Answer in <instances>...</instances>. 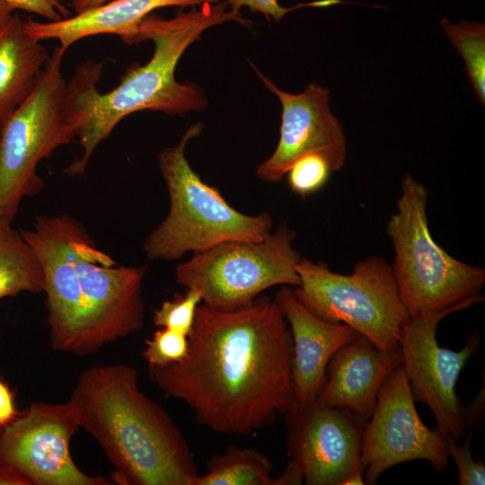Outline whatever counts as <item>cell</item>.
Masks as SVG:
<instances>
[{
    "mask_svg": "<svg viewBox=\"0 0 485 485\" xmlns=\"http://www.w3.org/2000/svg\"><path fill=\"white\" fill-rule=\"evenodd\" d=\"M290 330L278 302L260 295L224 311L200 304L180 362L148 366L166 397L184 401L196 420L225 435L250 436L295 403Z\"/></svg>",
    "mask_w": 485,
    "mask_h": 485,
    "instance_id": "6da1fadb",
    "label": "cell"
},
{
    "mask_svg": "<svg viewBox=\"0 0 485 485\" xmlns=\"http://www.w3.org/2000/svg\"><path fill=\"white\" fill-rule=\"evenodd\" d=\"M227 22L251 25L224 0L181 11L171 19L148 14L137 27L134 44L152 40L151 59L144 66L129 67L119 85L105 93L97 88L103 62L88 60L79 65L66 83L65 109L82 154L65 172L71 176L84 173L96 147L132 113L148 110L172 115L205 110L207 101L203 91L194 83L176 81L175 68L188 47L206 30Z\"/></svg>",
    "mask_w": 485,
    "mask_h": 485,
    "instance_id": "7a4b0ae2",
    "label": "cell"
},
{
    "mask_svg": "<svg viewBox=\"0 0 485 485\" xmlns=\"http://www.w3.org/2000/svg\"><path fill=\"white\" fill-rule=\"evenodd\" d=\"M79 427L101 445L122 485H195L190 446L169 414L138 387L135 367L86 369L68 401Z\"/></svg>",
    "mask_w": 485,
    "mask_h": 485,
    "instance_id": "3957f363",
    "label": "cell"
},
{
    "mask_svg": "<svg viewBox=\"0 0 485 485\" xmlns=\"http://www.w3.org/2000/svg\"><path fill=\"white\" fill-rule=\"evenodd\" d=\"M428 199L425 185L405 173L396 212L386 225L394 252L392 269L409 317L455 313L484 301L485 269L455 259L433 239Z\"/></svg>",
    "mask_w": 485,
    "mask_h": 485,
    "instance_id": "277c9868",
    "label": "cell"
},
{
    "mask_svg": "<svg viewBox=\"0 0 485 485\" xmlns=\"http://www.w3.org/2000/svg\"><path fill=\"white\" fill-rule=\"evenodd\" d=\"M202 129V123L191 125L177 145L158 154L170 208L144 242L143 251L150 260H175L189 251L198 252L229 241L259 242L271 233L269 214L250 216L236 210L190 167L186 146Z\"/></svg>",
    "mask_w": 485,
    "mask_h": 485,
    "instance_id": "5b68a950",
    "label": "cell"
},
{
    "mask_svg": "<svg viewBox=\"0 0 485 485\" xmlns=\"http://www.w3.org/2000/svg\"><path fill=\"white\" fill-rule=\"evenodd\" d=\"M295 269L300 284L294 287L295 294L310 312L327 322L350 326L379 349H400L401 329L409 314L385 259L369 256L344 275L322 260L301 257Z\"/></svg>",
    "mask_w": 485,
    "mask_h": 485,
    "instance_id": "8992f818",
    "label": "cell"
},
{
    "mask_svg": "<svg viewBox=\"0 0 485 485\" xmlns=\"http://www.w3.org/2000/svg\"><path fill=\"white\" fill-rule=\"evenodd\" d=\"M65 52L53 50L32 92L0 122V219L13 220L22 198L40 192L38 164L75 137L66 116Z\"/></svg>",
    "mask_w": 485,
    "mask_h": 485,
    "instance_id": "52a82bcc",
    "label": "cell"
},
{
    "mask_svg": "<svg viewBox=\"0 0 485 485\" xmlns=\"http://www.w3.org/2000/svg\"><path fill=\"white\" fill-rule=\"evenodd\" d=\"M296 234L282 225L259 242L229 241L193 256L175 269L177 283L200 292L202 303L224 311L251 304L275 286L296 287Z\"/></svg>",
    "mask_w": 485,
    "mask_h": 485,
    "instance_id": "ba28073f",
    "label": "cell"
},
{
    "mask_svg": "<svg viewBox=\"0 0 485 485\" xmlns=\"http://www.w3.org/2000/svg\"><path fill=\"white\" fill-rule=\"evenodd\" d=\"M366 422L348 410L295 402L285 413L287 446L304 482L365 484L361 447Z\"/></svg>",
    "mask_w": 485,
    "mask_h": 485,
    "instance_id": "9c48e42d",
    "label": "cell"
},
{
    "mask_svg": "<svg viewBox=\"0 0 485 485\" xmlns=\"http://www.w3.org/2000/svg\"><path fill=\"white\" fill-rule=\"evenodd\" d=\"M80 428L72 404L35 402L0 428V465L14 469L29 485H110L82 472L70 442Z\"/></svg>",
    "mask_w": 485,
    "mask_h": 485,
    "instance_id": "30bf717a",
    "label": "cell"
},
{
    "mask_svg": "<svg viewBox=\"0 0 485 485\" xmlns=\"http://www.w3.org/2000/svg\"><path fill=\"white\" fill-rule=\"evenodd\" d=\"M70 258L86 305L89 353L139 331L146 267L118 265L96 247L82 224L71 242Z\"/></svg>",
    "mask_w": 485,
    "mask_h": 485,
    "instance_id": "8fae6325",
    "label": "cell"
},
{
    "mask_svg": "<svg viewBox=\"0 0 485 485\" xmlns=\"http://www.w3.org/2000/svg\"><path fill=\"white\" fill-rule=\"evenodd\" d=\"M415 402L401 365L381 386L365 428L361 447L365 484H375L386 470L404 462L425 460L437 471L448 466L445 436L421 421Z\"/></svg>",
    "mask_w": 485,
    "mask_h": 485,
    "instance_id": "7c38bea8",
    "label": "cell"
},
{
    "mask_svg": "<svg viewBox=\"0 0 485 485\" xmlns=\"http://www.w3.org/2000/svg\"><path fill=\"white\" fill-rule=\"evenodd\" d=\"M452 310L409 317L399 337L402 367L415 401L427 404L436 428L455 440L464 435L463 405L455 392L460 373L481 347V334L475 332L458 351L441 348L436 328Z\"/></svg>",
    "mask_w": 485,
    "mask_h": 485,
    "instance_id": "4fadbf2b",
    "label": "cell"
},
{
    "mask_svg": "<svg viewBox=\"0 0 485 485\" xmlns=\"http://www.w3.org/2000/svg\"><path fill=\"white\" fill-rule=\"evenodd\" d=\"M81 223L67 215L40 216L21 234L43 271L47 322L53 349L90 355L84 298L70 258V244Z\"/></svg>",
    "mask_w": 485,
    "mask_h": 485,
    "instance_id": "5bb4252c",
    "label": "cell"
},
{
    "mask_svg": "<svg viewBox=\"0 0 485 485\" xmlns=\"http://www.w3.org/2000/svg\"><path fill=\"white\" fill-rule=\"evenodd\" d=\"M252 67L282 105L278 144L257 167V176L268 182L280 181L297 159L309 154L323 156L332 172L341 170L347 156V138L340 121L331 111L330 91L312 83L299 93H287Z\"/></svg>",
    "mask_w": 485,
    "mask_h": 485,
    "instance_id": "9a60e30c",
    "label": "cell"
},
{
    "mask_svg": "<svg viewBox=\"0 0 485 485\" xmlns=\"http://www.w3.org/2000/svg\"><path fill=\"white\" fill-rule=\"evenodd\" d=\"M275 300L290 326L295 402L312 403L325 380L332 356L360 334L345 323L327 322L313 314L299 302L292 287L281 286Z\"/></svg>",
    "mask_w": 485,
    "mask_h": 485,
    "instance_id": "2e32d148",
    "label": "cell"
},
{
    "mask_svg": "<svg viewBox=\"0 0 485 485\" xmlns=\"http://www.w3.org/2000/svg\"><path fill=\"white\" fill-rule=\"evenodd\" d=\"M401 364V349H379L360 334L332 356L314 401L348 410L368 420L375 410L381 386Z\"/></svg>",
    "mask_w": 485,
    "mask_h": 485,
    "instance_id": "e0dca14e",
    "label": "cell"
},
{
    "mask_svg": "<svg viewBox=\"0 0 485 485\" xmlns=\"http://www.w3.org/2000/svg\"><path fill=\"white\" fill-rule=\"evenodd\" d=\"M223 0H111L93 10L57 22L23 20L25 31L34 39L57 40L66 51L76 41L100 34L119 36L127 44L134 38L141 21L154 10L167 6L197 7Z\"/></svg>",
    "mask_w": 485,
    "mask_h": 485,
    "instance_id": "ac0fdd59",
    "label": "cell"
},
{
    "mask_svg": "<svg viewBox=\"0 0 485 485\" xmlns=\"http://www.w3.org/2000/svg\"><path fill=\"white\" fill-rule=\"evenodd\" d=\"M49 57L13 13L0 29V122L30 95Z\"/></svg>",
    "mask_w": 485,
    "mask_h": 485,
    "instance_id": "d6986e66",
    "label": "cell"
},
{
    "mask_svg": "<svg viewBox=\"0 0 485 485\" xmlns=\"http://www.w3.org/2000/svg\"><path fill=\"white\" fill-rule=\"evenodd\" d=\"M12 222L0 219V300L22 292L38 294L44 288L41 265Z\"/></svg>",
    "mask_w": 485,
    "mask_h": 485,
    "instance_id": "ffe728a7",
    "label": "cell"
},
{
    "mask_svg": "<svg viewBox=\"0 0 485 485\" xmlns=\"http://www.w3.org/2000/svg\"><path fill=\"white\" fill-rule=\"evenodd\" d=\"M207 466V472L198 475L195 485H277L269 459L256 449L227 447Z\"/></svg>",
    "mask_w": 485,
    "mask_h": 485,
    "instance_id": "44dd1931",
    "label": "cell"
},
{
    "mask_svg": "<svg viewBox=\"0 0 485 485\" xmlns=\"http://www.w3.org/2000/svg\"><path fill=\"white\" fill-rule=\"evenodd\" d=\"M441 26L452 45L465 63V69L473 91L485 104V25L477 22L462 20L453 24L447 19L441 20Z\"/></svg>",
    "mask_w": 485,
    "mask_h": 485,
    "instance_id": "7402d4cb",
    "label": "cell"
},
{
    "mask_svg": "<svg viewBox=\"0 0 485 485\" xmlns=\"http://www.w3.org/2000/svg\"><path fill=\"white\" fill-rule=\"evenodd\" d=\"M202 303L199 291L187 288L181 295H176L172 300L164 301L154 311V324L189 335L194 324L196 312Z\"/></svg>",
    "mask_w": 485,
    "mask_h": 485,
    "instance_id": "603a6c76",
    "label": "cell"
},
{
    "mask_svg": "<svg viewBox=\"0 0 485 485\" xmlns=\"http://www.w3.org/2000/svg\"><path fill=\"white\" fill-rule=\"evenodd\" d=\"M331 168L327 160L318 154H309L297 159L287 175L291 190L306 196L316 192L327 182Z\"/></svg>",
    "mask_w": 485,
    "mask_h": 485,
    "instance_id": "cb8c5ba5",
    "label": "cell"
},
{
    "mask_svg": "<svg viewBox=\"0 0 485 485\" xmlns=\"http://www.w3.org/2000/svg\"><path fill=\"white\" fill-rule=\"evenodd\" d=\"M188 351V336L167 328L154 332L146 341L142 356L148 366H163L182 360Z\"/></svg>",
    "mask_w": 485,
    "mask_h": 485,
    "instance_id": "d4e9b609",
    "label": "cell"
},
{
    "mask_svg": "<svg viewBox=\"0 0 485 485\" xmlns=\"http://www.w3.org/2000/svg\"><path fill=\"white\" fill-rule=\"evenodd\" d=\"M464 441L459 445L450 435H445L446 446L449 456L454 460L458 472V483L460 485H484L485 464L481 459L474 461L470 448L472 432L463 435Z\"/></svg>",
    "mask_w": 485,
    "mask_h": 485,
    "instance_id": "484cf974",
    "label": "cell"
},
{
    "mask_svg": "<svg viewBox=\"0 0 485 485\" xmlns=\"http://www.w3.org/2000/svg\"><path fill=\"white\" fill-rule=\"evenodd\" d=\"M234 11L240 12L242 7H248L252 12L263 14L267 19L280 21L287 13L300 7H325L340 4V0H320L306 4H299L295 6L286 8L281 6L278 0H224Z\"/></svg>",
    "mask_w": 485,
    "mask_h": 485,
    "instance_id": "4316f807",
    "label": "cell"
},
{
    "mask_svg": "<svg viewBox=\"0 0 485 485\" xmlns=\"http://www.w3.org/2000/svg\"><path fill=\"white\" fill-rule=\"evenodd\" d=\"M13 11L22 10L35 13L48 19V22H57L72 16L71 12L61 0H2Z\"/></svg>",
    "mask_w": 485,
    "mask_h": 485,
    "instance_id": "83f0119b",
    "label": "cell"
},
{
    "mask_svg": "<svg viewBox=\"0 0 485 485\" xmlns=\"http://www.w3.org/2000/svg\"><path fill=\"white\" fill-rule=\"evenodd\" d=\"M18 413L10 388L0 379V428L10 424Z\"/></svg>",
    "mask_w": 485,
    "mask_h": 485,
    "instance_id": "f1b7e54d",
    "label": "cell"
},
{
    "mask_svg": "<svg viewBox=\"0 0 485 485\" xmlns=\"http://www.w3.org/2000/svg\"><path fill=\"white\" fill-rule=\"evenodd\" d=\"M484 384L477 397L467 406H463L464 428L472 425H480L484 415Z\"/></svg>",
    "mask_w": 485,
    "mask_h": 485,
    "instance_id": "f546056e",
    "label": "cell"
},
{
    "mask_svg": "<svg viewBox=\"0 0 485 485\" xmlns=\"http://www.w3.org/2000/svg\"><path fill=\"white\" fill-rule=\"evenodd\" d=\"M0 485H29L14 469L0 465Z\"/></svg>",
    "mask_w": 485,
    "mask_h": 485,
    "instance_id": "4dcf8cb0",
    "label": "cell"
},
{
    "mask_svg": "<svg viewBox=\"0 0 485 485\" xmlns=\"http://www.w3.org/2000/svg\"><path fill=\"white\" fill-rule=\"evenodd\" d=\"M111 0H71L75 14L83 13L100 7Z\"/></svg>",
    "mask_w": 485,
    "mask_h": 485,
    "instance_id": "1f68e13d",
    "label": "cell"
},
{
    "mask_svg": "<svg viewBox=\"0 0 485 485\" xmlns=\"http://www.w3.org/2000/svg\"><path fill=\"white\" fill-rule=\"evenodd\" d=\"M13 11L2 0H0V29L10 20Z\"/></svg>",
    "mask_w": 485,
    "mask_h": 485,
    "instance_id": "d6a6232c",
    "label": "cell"
}]
</instances>
